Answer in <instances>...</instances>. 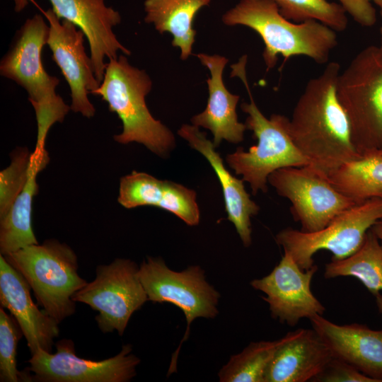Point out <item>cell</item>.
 <instances>
[{"label":"cell","instance_id":"6da1fadb","mask_svg":"<svg viewBox=\"0 0 382 382\" xmlns=\"http://www.w3.org/2000/svg\"><path fill=\"white\" fill-rule=\"evenodd\" d=\"M338 62L326 64L309 80L289 119V132L299 151L313 168L326 177L361 156L352 139L349 120L337 95Z\"/></svg>","mask_w":382,"mask_h":382},{"label":"cell","instance_id":"7a4b0ae2","mask_svg":"<svg viewBox=\"0 0 382 382\" xmlns=\"http://www.w3.org/2000/svg\"><path fill=\"white\" fill-rule=\"evenodd\" d=\"M221 20L226 25L246 26L260 35L267 71L275 66L279 56L287 60L301 55L326 64L338 43L334 30L317 21H289L280 13L274 0H240Z\"/></svg>","mask_w":382,"mask_h":382},{"label":"cell","instance_id":"3957f363","mask_svg":"<svg viewBox=\"0 0 382 382\" xmlns=\"http://www.w3.org/2000/svg\"><path fill=\"white\" fill-rule=\"evenodd\" d=\"M247 55L231 65V77L237 76L243 83L250 103L241 105L248 114L245 125L253 132L257 144L248 151L239 147L226 156L228 165L242 180L250 184L252 193L267 191L268 177L274 171L285 167H301L310 164L308 159L294 143L289 132V118L273 114L267 118L253 100L246 76Z\"/></svg>","mask_w":382,"mask_h":382},{"label":"cell","instance_id":"277c9868","mask_svg":"<svg viewBox=\"0 0 382 382\" xmlns=\"http://www.w3.org/2000/svg\"><path fill=\"white\" fill-rule=\"evenodd\" d=\"M152 88L148 74L130 64L120 54L107 63L103 79L96 96L108 103L122 123V131L114 136L118 143L137 142L160 157H167L175 146L172 132L149 112L146 96Z\"/></svg>","mask_w":382,"mask_h":382},{"label":"cell","instance_id":"5b68a950","mask_svg":"<svg viewBox=\"0 0 382 382\" xmlns=\"http://www.w3.org/2000/svg\"><path fill=\"white\" fill-rule=\"evenodd\" d=\"M50 26L39 13L28 18L17 31L0 62L1 76L23 87L28 95L37 120V146H45L50 129L62 122L71 110L56 92L59 80L44 69L41 53Z\"/></svg>","mask_w":382,"mask_h":382},{"label":"cell","instance_id":"8992f818","mask_svg":"<svg viewBox=\"0 0 382 382\" xmlns=\"http://www.w3.org/2000/svg\"><path fill=\"white\" fill-rule=\"evenodd\" d=\"M25 278L39 306L58 323L76 311L72 296L86 284L78 273L76 253L54 239L4 255Z\"/></svg>","mask_w":382,"mask_h":382},{"label":"cell","instance_id":"52a82bcc","mask_svg":"<svg viewBox=\"0 0 382 382\" xmlns=\"http://www.w3.org/2000/svg\"><path fill=\"white\" fill-rule=\"evenodd\" d=\"M337 95L349 120L352 139L360 156L382 147V47L361 50L340 72Z\"/></svg>","mask_w":382,"mask_h":382},{"label":"cell","instance_id":"ba28073f","mask_svg":"<svg viewBox=\"0 0 382 382\" xmlns=\"http://www.w3.org/2000/svg\"><path fill=\"white\" fill-rule=\"evenodd\" d=\"M381 219L382 198H371L347 209L318 231L286 228L276 235L275 240L301 270H307L314 265L313 256L320 250H329L332 260L354 253L367 232Z\"/></svg>","mask_w":382,"mask_h":382},{"label":"cell","instance_id":"9c48e42d","mask_svg":"<svg viewBox=\"0 0 382 382\" xmlns=\"http://www.w3.org/2000/svg\"><path fill=\"white\" fill-rule=\"evenodd\" d=\"M138 274L149 301L172 303L185 317L186 330L172 357L170 375L175 371L179 350L189 336L192 323L198 318H214L219 313L220 294L206 280L204 270L198 265L178 272L170 269L162 258L148 257L139 265Z\"/></svg>","mask_w":382,"mask_h":382},{"label":"cell","instance_id":"30bf717a","mask_svg":"<svg viewBox=\"0 0 382 382\" xmlns=\"http://www.w3.org/2000/svg\"><path fill=\"white\" fill-rule=\"evenodd\" d=\"M139 267L123 258L98 265L96 278L72 296L74 301L87 304L98 313L96 320L102 332L117 331L122 336L132 314L149 301Z\"/></svg>","mask_w":382,"mask_h":382},{"label":"cell","instance_id":"8fae6325","mask_svg":"<svg viewBox=\"0 0 382 382\" xmlns=\"http://www.w3.org/2000/svg\"><path fill=\"white\" fill-rule=\"evenodd\" d=\"M268 183L279 195L290 201L293 218L301 224L304 232L322 229L357 204L309 165L279 168L269 175Z\"/></svg>","mask_w":382,"mask_h":382},{"label":"cell","instance_id":"7c38bea8","mask_svg":"<svg viewBox=\"0 0 382 382\" xmlns=\"http://www.w3.org/2000/svg\"><path fill=\"white\" fill-rule=\"evenodd\" d=\"M55 347L54 354L39 348L31 354L25 369L31 381L127 382L136 376L140 363L129 344L122 345L115 356L100 361L78 357L71 340H59Z\"/></svg>","mask_w":382,"mask_h":382},{"label":"cell","instance_id":"4fadbf2b","mask_svg":"<svg viewBox=\"0 0 382 382\" xmlns=\"http://www.w3.org/2000/svg\"><path fill=\"white\" fill-rule=\"evenodd\" d=\"M44 16L50 26L47 44L70 88V109L86 117H92L96 109L88 95H95L100 83L95 75L91 57L85 51L86 35L69 21H60L52 8L46 10Z\"/></svg>","mask_w":382,"mask_h":382},{"label":"cell","instance_id":"5bb4252c","mask_svg":"<svg viewBox=\"0 0 382 382\" xmlns=\"http://www.w3.org/2000/svg\"><path fill=\"white\" fill-rule=\"evenodd\" d=\"M318 266L301 270L292 257L284 252L279 264L267 275L250 282L251 286L263 292L271 316L281 323L296 325L304 318L324 313L325 307L313 294L311 284Z\"/></svg>","mask_w":382,"mask_h":382},{"label":"cell","instance_id":"9a60e30c","mask_svg":"<svg viewBox=\"0 0 382 382\" xmlns=\"http://www.w3.org/2000/svg\"><path fill=\"white\" fill-rule=\"evenodd\" d=\"M52 9L61 19L75 24L85 34L90 48V57L95 75L102 82L107 66L105 59L117 58V52L130 55L113 33V28L121 23L120 13L105 4V0H49ZM14 9L19 12L28 0H13Z\"/></svg>","mask_w":382,"mask_h":382},{"label":"cell","instance_id":"2e32d148","mask_svg":"<svg viewBox=\"0 0 382 382\" xmlns=\"http://www.w3.org/2000/svg\"><path fill=\"white\" fill-rule=\"evenodd\" d=\"M30 287L23 275L0 255V303L20 325L30 354L41 348L52 352L59 334V323L33 302Z\"/></svg>","mask_w":382,"mask_h":382},{"label":"cell","instance_id":"e0dca14e","mask_svg":"<svg viewBox=\"0 0 382 382\" xmlns=\"http://www.w3.org/2000/svg\"><path fill=\"white\" fill-rule=\"evenodd\" d=\"M309 320L333 357L382 382V330L358 323L337 325L322 315Z\"/></svg>","mask_w":382,"mask_h":382},{"label":"cell","instance_id":"ac0fdd59","mask_svg":"<svg viewBox=\"0 0 382 382\" xmlns=\"http://www.w3.org/2000/svg\"><path fill=\"white\" fill-rule=\"evenodd\" d=\"M332 357L313 329L289 332L282 337L266 369L264 382L313 381Z\"/></svg>","mask_w":382,"mask_h":382},{"label":"cell","instance_id":"d6986e66","mask_svg":"<svg viewBox=\"0 0 382 382\" xmlns=\"http://www.w3.org/2000/svg\"><path fill=\"white\" fill-rule=\"evenodd\" d=\"M197 194L180 184L132 171L120 180L118 202L127 209L156 206L168 211L188 226L199 222Z\"/></svg>","mask_w":382,"mask_h":382},{"label":"cell","instance_id":"ffe728a7","mask_svg":"<svg viewBox=\"0 0 382 382\" xmlns=\"http://www.w3.org/2000/svg\"><path fill=\"white\" fill-rule=\"evenodd\" d=\"M196 56L209 70L211 76L207 80L209 90L207 107L192 117V125L210 130L216 148L224 139L233 144L241 142L247 128L245 123L238 120L236 106L240 97L227 90L222 78L228 59L218 54L199 53Z\"/></svg>","mask_w":382,"mask_h":382},{"label":"cell","instance_id":"44dd1931","mask_svg":"<svg viewBox=\"0 0 382 382\" xmlns=\"http://www.w3.org/2000/svg\"><path fill=\"white\" fill-rule=\"evenodd\" d=\"M178 134L190 146L202 154L213 168L221 183L228 219L231 221L245 247L252 243L250 218L256 215L259 206L250 199L243 180L233 176L224 166L223 159L215 146L195 125H183Z\"/></svg>","mask_w":382,"mask_h":382},{"label":"cell","instance_id":"7402d4cb","mask_svg":"<svg viewBox=\"0 0 382 382\" xmlns=\"http://www.w3.org/2000/svg\"><path fill=\"white\" fill-rule=\"evenodd\" d=\"M48 162L45 146H35L31 153L27 182L8 212L0 217L1 255H7L38 243L32 225L33 201L37 192V176Z\"/></svg>","mask_w":382,"mask_h":382},{"label":"cell","instance_id":"603a6c76","mask_svg":"<svg viewBox=\"0 0 382 382\" xmlns=\"http://www.w3.org/2000/svg\"><path fill=\"white\" fill-rule=\"evenodd\" d=\"M211 0H145L144 21L152 23L161 34L173 36L172 45L180 49V59L192 54L195 30L192 28L198 11L209 6Z\"/></svg>","mask_w":382,"mask_h":382},{"label":"cell","instance_id":"cb8c5ba5","mask_svg":"<svg viewBox=\"0 0 382 382\" xmlns=\"http://www.w3.org/2000/svg\"><path fill=\"white\" fill-rule=\"evenodd\" d=\"M326 279L353 277L376 296L382 291V242L371 228L354 253L341 260L326 264Z\"/></svg>","mask_w":382,"mask_h":382},{"label":"cell","instance_id":"d4e9b609","mask_svg":"<svg viewBox=\"0 0 382 382\" xmlns=\"http://www.w3.org/2000/svg\"><path fill=\"white\" fill-rule=\"evenodd\" d=\"M328 178L336 190L356 203L382 198V156H362L345 163Z\"/></svg>","mask_w":382,"mask_h":382},{"label":"cell","instance_id":"484cf974","mask_svg":"<svg viewBox=\"0 0 382 382\" xmlns=\"http://www.w3.org/2000/svg\"><path fill=\"white\" fill-rule=\"evenodd\" d=\"M282 338L250 343L230 357L218 374L221 382H264L267 366Z\"/></svg>","mask_w":382,"mask_h":382},{"label":"cell","instance_id":"4316f807","mask_svg":"<svg viewBox=\"0 0 382 382\" xmlns=\"http://www.w3.org/2000/svg\"><path fill=\"white\" fill-rule=\"evenodd\" d=\"M280 13L295 23L317 21L335 32L344 31L348 24L347 13L340 4L328 0H274Z\"/></svg>","mask_w":382,"mask_h":382},{"label":"cell","instance_id":"83f0119b","mask_svg":"<svg viewBox=\"0 0 382 382\" xmlns=\"http://www.w3.org/2000/svg\"><path fill=\"white\" fill-rule=\"evenodd\" d=\"M23 331L14 317L0 308V381H31L29 372L16 366V349Z\"/></svg>","mask_w":382,"mask_h":382},{"label":"cell","instance_id":"f1b7e54d","mask_svg":"<svg viewBox=\"0 0 382 382\" xmlns=\"http://www.w3.org/2000/svg\"><path fill=\"white\" fill-rule=\"evenodd\" d=\"M31 153L25 147L13 152L10 165L0 172V217L9 209L29 175Z\"/></svg>","mask_w":382,"mask_h":382},{"label":"cell","instance_id":"f546056e","mask_svg":"<svg viewBox=\"0 0 382 382\" xmlns=\"http://www.w3.org/2000/svg\"><path fill=\"white\" fill-rule=\"evenodd\" d=\"M313 381L320 382H376L352 365L332 357L324 370Z\"/></svg>","mask_w":382,"mask_h":382},{"label":"cell","instance_id":"4dcf8cb0","mask_svg":"<svg viewBox=\"0 0 382 382\" xmlns=\"http://www.w3.org/2000/svg\"><path fill=\"white\" fill-rule=\"evenodd\" d=\"M346 13L364 27H371L376 22V11L371 0H338Z\"/></svg>","mask_w":382,"mask_h":382},{"label":"cell","instance_id":"1f68e13d","mask_svg":"<svg viewBox=\"0 0 382 382\" xmlns=\"http://www.w3.org/2000/svg\"><path fill=\"white\" fill-rule=\"evenodd\" d=\"M371 228L382 242V221H378Z\"/></svg>","mask_w":382,"mask_h":382},{"label":"cell","instance_id":"d6a6232c","mask_svg":"<svg viewBox=\"0 0 382 382\" xmlns=\"http://www.w3.org/2000/svg\"><path fill=\"white\" fill-rule=\"evenodd\" d=\"M371 1L378 8L380 16L382 21V0H371ZM380 35H381V45L380 46L382 47V23L380 29Z\"/></svg>","mask_w":382,"mask_h":382},{"label":"cell","instance_id":"836d02e7","mask_svg":"<svg viewBox=\"0 0 382 382\" xmlns=\"http://www.w3.org/2000/svg\"><path fill=\"white\" fill-rule=\"evenodd\" d=\"M375 296H376V305H377L378 311L382 316V294L380 293L376 295Z\"/></svg>","mask_w":382,"mask_h":382},{"label":"cell","instance_id":"e575fe53","mask_svg":"<svg viewBox=\"0 0 382 382\" xmlns=\"http://www.w3.org/2000/svg\"><path fill=\"white\" fill-rule=\"evenodd\" d=\"M376 153L382 156V147Z\"/></svg>","mask_w":382,"mask_h":382}]
</instances>
